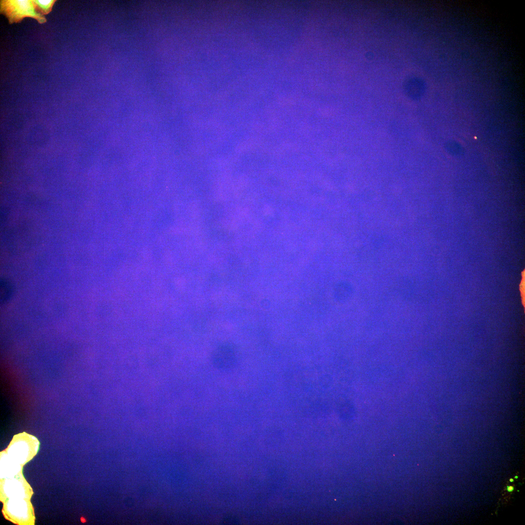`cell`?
<instances>
[{
	"label": "cell",
	"instance_id": "cell-1",
	"mask_svg": "<svg viewBox=\"0 0 525 525\" xmlns=\"http://www.w3.org/2000/svg\"><path fill=\"white\" fill-rule=\"evenodd\" d=\"M39 446L37 438L23 432L14 436L5 451L12 459L23 466L36 455Z\"/></svg>",
	"mask_w": 525,
	"mask_h": 525
},
{
	"label": "cell",
	"instance_id": "cell-2",
	"mask_svg": "<svg viewBox=\"0 0 525 525\" xmlns=\"http://www.w3.org/2000/svg\"><path fill=\"white\" fill-rule=\"evenodd\" d=\"M0 13L10 24L18 22L25 17L34 18L41 24L47 21L44 16L36 11L33 0H0Z\"/></svg>",
	"mask_w": 525,
	"mask_h": 525
},
{
	"label": "cell",
	"instance_id": "cell-3",
	"mask_svg": "<svg viewBox=\"0 0 525 525\" xmlns=\"http://www.w3.org/2000/svg\"><path fill=\"white\" fill-rule=\"evenodd\" d=\"M2 503V512L7 520L19 525L35 524V517L30 499H10Z\"/></svg>",
	"mask_w": 525,
	"mask_h": 525
},
{
	"label": "cell",
	"instance_id": "cell-4",
	"mask_svg": "<svg viewBox=\"0 0 525 525\" xmlns=\"http://www.w3.org/2000/svg\"><path fill=\"white\" fill-rule=\"evenodd\" d=\"M33 491L22 473L9 478L0 479V501L10 499H30Z\"/></svg>",
	"mask_w": 525,
	"mask_h": 525
},
{
	"label": "cell",
	"instance_id": "cell-5",
	"mask_svg": "<svg viewBox=\"0 0 525 525\" xmlns=\"http://www.w3.org/2000/svg\"><path fill=\"white\" fill-rule=\"evenodd\" d=\"M213 365L217 368L228 370L234 367L236 357L233 349L227 345H223L216 348L212 355Z\"/></svg>",
	"mask_w": 525,
	"mask_h": 525
},
{
	"label": "cell",
	"instance_id": "cell-6",
	"mask_svg": "<svg viewBox=\"0 0 525 525\" xmlns=\"http://www.w3.org/2000/svg\"><path fill=\"white\" fill-rule=\"evenodd\" d=\"M0 479L14 477L22 472L23 466L12 459L4 451L0 453Z\"/></svg>",
	"mask_w": 525,
	"mask_h": 525
},
{
	"label": "cell",
	"instance_id": "cell-7",
	"mask_svg": "<svg viewBox=\"0 0 525 525\" xmlns=\"http://www.w3.org/2000/svg\"><path fill=\"white\" fill-rule=\"evenodd\" d=\"M14 287L13 283L6 279L0 280V302L1 304L7 303L14 295Z\"/></svg>",
	"mask_w": 525,
	"mask_h": 525
},
{
	"label": "cell",
	"instance_id": "cell-8",
	"mask_svg": "<svg viewBox=\"0 0 525 525\" xmlns=\"http://www.w3.org/2000/svg\"><path fill=\"white\" fill-rule=\"evenodd\" d=\"M55 0H33L36 11L43 16L49 14L52 9Z\"/></svg>",
	"mask_w": 525,
	"mask_h": 525
},
{
	"label": "cell",
	"instance_id": "cell-9",
	"mask_svg": "<svg viewBox=\"0 0 525 525\" xmlns=\"http://www.w3.org/2000/svg\"><path fill=\"white\" fill-rule=\"evenodd\" d=\"M507 490L509 492H511L513 490V487L512 486H508Z\"/></svg>",
	"mask_w": 525,
	"mask_h": 525
},
{
	"label": "cell",
	"instance_id": "cell-10",
	"mask_svg": "<svg viewBox=\"0 0 525 525\" xmlns=\"http://www.w3.org/2000/svg\"><path fill=\"white\" fill-rule=\"evenodd\" d=\"M509 481H510V482H513V479H510Z\"/></svg>",
	"mask_w": 525,
	"mask_h": 525
},
{
	"label": "cell",
	"instance_id": "cell-11",
	"mask_svg": "<svg viewBox=\"0 0 525 525\" xmlns=\"http://www.w3.org/2000/svg\"><path fill=\"white\" fill-rule=\"evenodd\" d=\"M515 478H518V476H515Z\"/></svg>",
	"mask_w": 525,
	"mask_h": 525
}]
</instances>
